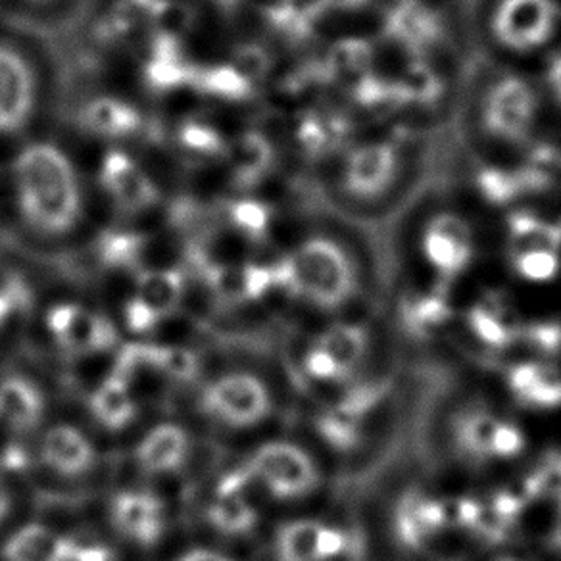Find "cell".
<instances>
[{
  "instance_id": "cell-1",
  "label": "cell",
  "mask_w": 561,
  "mask_h": 561,
  "mask_svg": "<svg viewBox=\"0 0 561 561\" xmlns=\"http://www.w3.org/2000/svg\"><path fill=\"white\" fill-rule=\"evenodd\" d=\"M18 203L25 221L43 234L68 233L81 216L73 165L53 145H32L14 162Z\"/></svg>"
},
{
  "instance_id": "cell-2",
  "label": "cell",
  "mask_w": 561,
  "mask_h": 561,
  "mask_svg": "<svg viewBox=\"0 0 561 561\" xmlns=\"http://www.w3.org/2000/svg\"><path fill=\"white\" fill-rule=\"evenodd\" d=\"M250 483L264 489L277 500H300L310 496L320 476L312 458L297 445L273 440L250 454L242 466Z\"/></svg>"
},
{
  "instance_id": "cell-3",
  "label": "cell",
  "mask_w": 561,
  "mask_h": 561,
  "mask_svg": "<svg viewBox=\"0 0 561 561\" xmlns=\"http://www.w3.org/2000/svg\"><path fill=\"white\" fill-rule=\"evenodd\" d=\"M210 420L229 430H252L272 413V394L260 377L249 371H227L208 382L201 398Z\"/></svg>"
},
{
  "instance_id": "cell-4",
  "label": "cell",
  "mask_w": 561,
  "mask_h": 561,
  "mask_svg": "<svg viewBox=\"0 0 561 561\" xmlns=\"http://www.w3.org/2000/svg\"><path fill=\"white\" fill-rule=\"evenodd\" d=\"M47 328L56 344L71 356L101 354L116 344L112 321L81 305L53 306L47 313Z\"/></svg>"
},
{
  "instance_id": "cell-5",
  "label": "cell",
  "mask_w": 561,
  "mask_h": 561,
  "mask_svg": "<svg viewBox=\"0 0 561 561\" xmlns=\"http://www.w3.org/2000/svg\"><path fill=\"white\" fill-rule=\"evenodd\" d=\"M110 519L135 545H157L165 529L164 502L154 492L122 491L110 504Z\"/></svg>"
},
{
  "instance_id": "cell-6",
  "label": "cell",
  "mask_w": 561,
  "mask_h": 561,
  "mask_svg": "<svg viewBox=\"0 0 561 561\" xmlns=\"http://www.w3.org/2000/svg\"><path fill=\"white\" fill-rule=\"evenodd\" d=\"M35 102V79L30 64L14 48L0 45V133L24 127Z\"/></svg>"
},
{
  "instance_id": "cell-7",
  "label": "cell",
  "mask_w": 561,
  "mask_h": 561,
  "mask_svg": "<svg viewBox=\"0 0 561 561\" xmlns=\"http://www.w3.org/2000/svg\"><path fill=\"white\" fill-rule=\"evenodd\" d=\"M252 486L244 468L231 471L219 481L211 500L208 522L226 537H242L256 527L257 510L249 499Z\"/></svg>"
},
{
  "instance_id": "cell-8",
  "label": "cell",
  "mask_w": 561,
  "mask_h": 561,
  "mask_svg": "<svg viewBox=\"0 0 561 561\" xmlns=\"http://www.w3.org/2000/svg\"><path fill=\"white\" fill-rule=\"evenodd\" d=\"M102 185L117 208L124 211H145L158 203V188L147 173L125 157L124 152H108L101 172Z\"/></svg>"
},
{
  "instance_id": "cell-9",
  "label": "cell",
  "mask_w": 561,
  "mask_h": 561,
  "mask_svg": "<svg viewBox=\"0 0 561 561\" xmlns=\"http://www.w3.org/2000/svg\"><path fill=\"white\" fill-rule=\"evenodd\" d=\"M41 458L56 476L83 477L96 463V448L93 440L76 425L60 423L45 433L41 443Z\"/></svg>"
},
{
  "instance_id": "cell-10",
  "label": "cell",
  "mask_w": 561,
  "mask_h": 561,
  "mask_svg": "<svg viewBox=\"0 0 561 561\" xmlns=\"http://www.w3.org/2000/svg\"><path fill=\"white\" fill-rule=\"evenodd\" d=\"M188 456L187 431L175 423H160L140 438L135 460L147 476H170L183 468Z\"/></svg>"
},
{
  "instance_id": "cell-11",
  "label": "cell",
  "mask_w": 561,
  "mask_h": 561,
  "mask_svg": "<svg viewBox=\"0 0 561 561\" xmlns=\"http://www.w3.org/2000/svg\"><path fill=\"white\" fill-rule=\"evenodd\" d=\"M78 540L58 535L39 523L18 529L2 548L4 561H73Z\"/></svg>"
},
{
  "instance_id": "cell-12",
  "label": "cell",
  "mask_w": 561,
  "mask_h": 561,
  "mask_svg": "<svg viewBox=\"0 0 561 561\" xmlns=\"http://www.w3.org/2000/svg\"><path fill=\"white\" fill-rule=\"evenodd\" d=\"M45 412L43 394L30 379L7 377L0 381V423L9 430L25 433L39 425Z\"/></svg>"
},
{
  "instance_id": "cell-13",
  "label": "cell",
  "mask_w": 561,
  "mask_h": 561,
  "mask_svg": "<svg viewBox=\"0 0 561 561\" xmlns=\"http://www.w3.org/2000/svg\"><path fill=\"white\" fill-rule=\"evenodd\" d=\"M89 404L94 420L108 431L125 430L139 410L137 400L133 397L131 382L124 381L114 374L99 385Z\"/></svg>"
},
{
  "instance_id": "cell-14",
  "label": "cell",
  "mask_w": 561,
  "mask_h": 561,
  "mask_svg": "<svg viewBox=\"0 0 561 561\" xmlns=\"http://www.w3.org/2000/svg\"><path fill=\"white\" fill-rule=\"evenodd\" d=\"M329 550L328 530L313 522L287 523L275 538V556L279 561H321Z\"/></svg>"
},
{
  "instance_id": "cell-15",
  "label": "cell",
  "mask_w": 561,
  "mask_h": 561,
  "mask_svg": "<svg viewBox=\"0 0 561 561\" xmlns=\"http://www.w3.org/2000/svg\"><path fill=\"white\" fill-rule=\"evenodd\" d=\"M185 293V275L180 270H147L137 277V295L140 302L149 306L162 320L178 310Z\"/></svg>"
},
{
  "instance_id": "cell-16",
  "label": "cell",
  "mask_w": 561,
  "mask_h": 561,
  "mask_svg": "<svg viewBox=\"0 0 561 561\" xmlns=\"http://www.w3.org/2000/svg\"><path fill=\"white\" fill-rule=\"evenodd\" d=\"M224 157L233 172V180L241 187L254 185L272 164V149L257 133H244L231 140Z\"/></svg>"
},
{
  "instance_id": "cell-17",
  "label": "cell",
  "mask_w": 561,
  "mask_h": 561,
  "mask_svg": "<svg viewBox=\"0 0 561 561\" xmlns=\"http://www.w3.org/2000/svg\"><path fill=\"white\" fill-rule=\"evenodd\" d=\"M81 119L89 131L101 137H127L139 131L142 124L137 110L116 99H96L87 104Z\"/></svg>"
},
{
  "instance_id": "cell-18",
  "label": "cell",
  "mask_w": 561,
  "mask_h": 561,
  "mask_svg": "<svg viewBox=\"0 0 561 561\" xmlns=\"http://www.w3.org/2000/svg\"><path fill=\"white\" fill-rule=\"evenodd\" d=\"M149 22L157 37L180 43L195 25V10L183 0H152Z\"/></svg>"
},
{
  "instance_id": "cell-19",
  "label": "cell",
  "mask_w": 561,
  "mask_h": 561,
  "mask_svg": "<svg viewBox=\"0 0 561 561\" xmlns=\"http://www.w3.org/2000/svg\"><path fill=\"white\" fill-rule=\"evenodd\" d=\"M195 89L224 101H244L252 93V83L242 78L233 66H214L196 71Z\"/></svg>"
},
{
  "instance_id": "cell-20",
  "label": "cell",
  "mask_w": 561,
  "mask_h": 561,
  "mask_svg": "<svg viewBox=\"0 0 561 561\" xmlns=\"http://www.w3.org/2000/svg\"><path fill=\"white\" fill-rule=\"evenodd\" d=\"M149 244V237L142 234L108 233L101 239L99 254L102 264L108 267H135L145 256Z\"/></svg>"
},
{
  "instance_id": "cell-21",
  "label": "cell",
  "mask_w": 561,
  "mask_h": 561,
  "mask_svg": "<svg viewBox=\"0 0 561 561\" xmlns=\"http://www.w3.org/2000/svg\"><path fill=\"white\" fill-rule=\"evenodd\" d=\"M149 366L175 381H188L198 371V359L180 346H149Z\"/></svg>"
},
{
  "instance_id": "cell-22",
  "label": "cell",
  "mask_w": 561,
  "mask_h": 561,
  "mask_svg": "<svg viewBox=\"0 0 561 561\" xmlns=\"http://www.w3.org/2000/svg\"><path fill=\"white\" fill-rule=\"evenodd\" d=\"M180 142L187 150H193L196 154L204 157H218L226 154V140L219 135L218 129H214L210 124L187 119L181 125Z\"/></svg>"
},
{
  "instance_id": "cell-23",
  "label": "cell",
  "mask_w": 561,
  "mask_h": 561,
  "mask_svg": "<svg viewBox=\"0 0 561 561\" xmlns=\"http://www.w3.org/2000/svg\"><path fill=\"white\" fill-rule=\"evenodd\" d=\"M231 221L237 229L249 237H260L264 233L265 224H267V210L262 204L252 203V201H242L234 203L229 210Z\"/></svg>"
},
{
  "instance_id": "cell-24",
  "label": "cell",
  "mask_w": 561,
  "mask_h": 561,
  "mask_svg": "<svg viewBox=\"0 0 561 561\" xmlns=\"http://www.w3.org/2000/svg\"><path fill=\"white\" fill-rule=\"evenodd\" d=\"M231 66L241 73L242 78L254 83L257 79L264 78L265 70H267V56L262 48L247 45L234 53Z\"/></svg>"
},
{
  "instance_id": "cell-25",
  "label": "cell",
  "mask_w": 561,
  "mask_h": 561,
  "mask_svg": "<svg viewBox=\"0 0 561 561\" xmlns=\"http://www.w3.org/2000/svg\"><path fill=\"white\" fill-rule=\"evenodd\" d=\"M162 318L157 312H152L149 306L142 305L139 298L133 297L127 305H125V323L127 328L131 329L133 333L137 335H145L150 333L152 329L157 328Z\"/></svg>"
},
{
  "instance_id": "cell-26",
  "label": "cell",
  "mask_w": 561,
  "mask_h": 561,
  "mask_svg": "<svg viewBox=\"0 0 561 561\" xmlns=\"http://www.w3.org/2000/svg\"><path fill=\"white\" fill-rule=\"evenodd\" d=\"M25 306V293L20 285L12 283L0 289V329L9 323L10 318Z\"/></svg>"
},
{
  "instance_id": "cell-27",
  "label": "cell",
  "mask_w": 561,
  "mask_h": 561,
  "mask_svg": "<svg viewBox=\"0 0 561 561\" xmlns=\"http://www.w3.org/2000/svg\"><path fill=\"white\" fill-rule=\"evenodd\" d=\"M73 561H119L114 550L102 545H79Z\"/></svg>"
},
{
  "instance_id": "cell-28",
  "label": "cell",
  "mask_w": 561,
  "mask_h": 561,
  "mask_svg": "<svg viewBox=\"0 0 561 561\" xmlns=\"http://www.w3.org/2000/svg\"><path fill=\"white\" fill-rule=\"evenodd\" d=\"M175 561H234L226 556V553L218 552V550H210V548H193L188 552L180 556Z\"/></svg>"
},
{
  "instance_id": "cell-29",
  "label": "cell",
  "mask_w": 561,
  "mask_h": 561,
  "mask_svg": "<svg viewBox=\"0 0 561 561\" xmlns=\"http://www.w3.org/2000/svg\"><path fill=\"white\" fill-rule=\"evenodd\" d=\"M10 502L12 500H10L9 489H7V484L0 481V523L4 522V517L9 515L10 506H12Z\"/></svg>"
},
{
  "instance_id": "cell-30",
  "label": "cell",
  "mask_w": 561,
  "mask_h": 561,
  "mask_svg": "<svg viewBox=\"0 0 561 561\" xmlns=\"http://www.w3.org/2000/svg\"><path fill=\"white\" fill-rule=\"evenodd\" d=\"M219 4H221V7H233L234 2H237V0H218Z\"/></svg>"
},
{
  "instance_id": "cell-31",
  "label": "cell",
  "mask_w": 561,
  "mask_h": 561,
  "mask_svg": "<svg viewBox=\"0 0 561 561\" xmlns=\"http://www.w3.org/2000/svg\"><path fill=\"white\" fill-rule=\"evenodd\" d=\"M33 4H50V2H55V0H30Z\"/></svg>"
}]
</instances>
